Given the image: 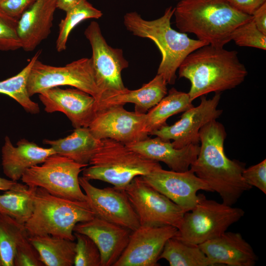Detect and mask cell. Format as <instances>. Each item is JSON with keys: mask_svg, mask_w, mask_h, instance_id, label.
Returning a JSON list of instances; mask_svg holds the SVG:
<instances>
[{"mask_svg": "<svg viewBox=\"0 0 266 266\" xmlns=\"http://www.w3.org/2000/svg\"><path fill=\"white\" fill-rule=\"evenodd\" d=\"M226 135L224 126L217 120L203 126L199 132L200 151L190 169L207 183L212 192L218 193L222 202L233 206L252 187L242 175L245 164L226 155Z\"/></svg>", "mask_w": 266, "mask_h": 266, "instance_id": "6da1fadb", "label": "cell"}, {"mask_svg": "<svg viewBox=\"0 0 266 266\" xmlns=\"http://www.w3.org/2000/svg\"><path fill=\"white\" fill-rule=\"evenodd\" d=\"M248 74L234 50L209 44L189 54L178 68L180 78L191 82V101L208 93H220L241 84Z\"/></svg>", "mask_w": 266, "mask_h": 266, "instance_id": "7a4b0ae2", "label": "cell"}, {"mask_svg": "<svg viewBox=\"0 0 266 266\" xmlns=\"http://www.w3.org/2000/svg\"><path fill=\"white\" fill-rule=\"evenodd\" d=\"M173 15L179 32L193 33L199 40L220 47L232 40L236 28L252 19L227 0H179Z\"/></svg>", "mask_w": 266, "mask_h": 266, "instance_id": "3957f363", "label": "cell"}, {"mask_svg": "<svg viewBox=\"0 0 266 266\" xmlns=\"http://www.w3.org/2000/svg\"><path fill=\"white\" fill-rule=\"evenodd\" d=\"M174 12V7L169 6L160 18L146 20L137 12L132 11L125 14L123 21L126 29L133 35L150 39L154 42L162 56L157 74L171 85L175 83L176 71L185 58L197 49L208 44L172 29L170 21Z\"/></svg>", "mask_w": 266, "mask_h": 266, "instance_id": "277c9868", "label": "cell"}, {"mask_svg": "<svg viewBox=\"0 0 266 266\" xmlns=\"http://www.w3.org/2000/svg\"><path fill=\"white\" fill-rule=\"evenodd\" d=\"M95 217L87 201L57 197L36 187L33 210L24 225L29 236L49 234L74 241L75 225Z\"/></svg>", "mask_w": 266, "mask_h": 266, "instance_id": "5b68a950", "label": "cell"}, {"mask_svg": "<svg viewBox=\"0 0 266 266\" xmlns=\"http://www.w3.org/2000/svg\"><path fill=\"white\" fill-rule=\"evenodd\" d=\"M83 176L99 180L125 189L135 177L145 176L162 168L159 162L147 159L116 140L101 139L100 145L91 159Z\"/></svg>", "mask_w": 266, "mask_h": 266, "instance_id": "8992f818", "label": "cell"}, {"mask_svg": "<svg viewBox=\"0 0 266 266\" xmlns=\"http://www.w3.org/2000/svg\"><path fill=\"white\" fill-rule=\"evenodd\" d=\"M198 196L196 204L184 213L174 236L184 242L199 245L216 238L245 214L240 208L208 200L202 194Z\"/></svg>", "mask_w": 266, "mask_h": 266, "instance_id": "52a82bcc", "label": "cell"}, {"mask_svg": "<svg viewBox=\"0 0 266 266\" xmlns=\"http://www.w3.org/2000/svg\"><path fill=\"white\" fill-rule=\"evenodd\" d=\"M41 164L28 169L21 178L22 182L28 186L42 188L57 197L87 201L79 182V174L87 165L57 154Z\"/></svg>", "mask_w": 266, "mask_h": 266, "instance_id": "ba28073f", "label": "cell"}, {"mask_svg": "<svg viewBox=\"0 0 266 266\" xmlns=\"http://www.w3.org/2000/svg\"><path fill=\"white\" fill-rule=\"evenodd\" d=\"M61 86H70L83 91L93 96L96 102L101 96L91 58H81L63 66L44 64L38 59L35 60L27 82L30 96Z\"/></svg>", "mask_w": 266, "mask_h": 266, "instance_id": "9c48e42d", "label": "cell"}, {"mask_svg": "<svg viewBox=\"0 0 266 266\" xmlns=\"http://www.w3.org/2000/svg\"><path fill=\"white\" fill-rule=\"evenodd\" d=\"M124 190L140 226L179 227L185 212L147 184L141 176L134 177Z\"/></svg>", "mask_w": 266, "mask_h": 266, "instance_id": "30bf717a", "label": "cell"}, {"mask_svg": "<svg viewBox=\"0 0 266 266\" xmlns=\"http://www.w3.org/2000/svg\"><path fill=\"white\" fill-rule=\"evenodd\" d=\"M84 35L92 48L91 59L101 97L125 89L122 72L129 65L123 56V50L108 44L99 24L96 21L90 23Z\"/></svg>", "mask_w": 266, "mask_h": 266, "instance_id": "8fae6325", "label": "cell"}, {"mask_svg": "<svg viewBox=\"0 0 266 266\" xmlns=\"http://www.w3.org/2000/svg\"><path fill=\"white\" fill-rule=\"evenodd\" d=\"M145 114L128 111L123 105H112L98 110L88 128L99 139L109 138L128 144L149 137Z\"/></svg>", "mask_w": 266, "mask_h": 266, "instance_id": "7c38bea8", "label": "cell"}, {"mask_svg": "<svg viewBox=\"0 0 266 266\" xmlns=\"http://www.w3.org/2000/svg\"><path fill=\"white\" fill-rule=\"evenodd\" d=\"M220 93L209 99L200 97V104L183 112L180 119L171 125L167 124L150 133L164 140H172L174 147L182 148L191 144H199L200 129L213 120H217L223 110L218 109Z\"/></svg>", "mask_w": 266, "mask_h": 266, "instance_id": "4fadbf2b", "label": "cell"}, {"mask_svg": "<svg viewBox=\"0 0 266 266\" xmlns=\"http://www.w3.org/2000/svg\"><path fill=\"white\" fill-rule=\"evenodd\" d=\"M79 182L95 216L132 231L140 226L137 216L124 189L115 187L97 188L83 176L79 177Z\"/></svg>", "mask_w": 266, "mask_h": 266, "instance_id": "5bb4252c", "label": "cell"}, {"mask_svg": "<svg viewBox=\"0 0 266 266\" xmlns=\"http://www.w3.org/2000/svg\"><path fill=\"white\" fill-rule=\"evenodd\" d=\"M177 228L169 225L140 226L132 232L129 243L113 266H157L166 241Z\"/></svg>", "mask_w": 266, "mask_h": 266, "instance_id": "9a60e30c", "label": "cell"}, {"mask_svg": "<svg viewBox=\"0 0 266 266\" xmlns=\"http://www.w3.org/2000/svg\"><path fill=\"white\" fill-rule=\"evenodd\" d=\"M142 177L147 184L178 205L185 212L190 211L196 204L199 191L212 192L207 184L190 169L178 172L161 168Z\"/></svg>", "mask_w": 266, "mask_h": 266, "instance_id": "2e32d148", "label": "cell"}, {"mask_svg": "<svg viewBox=\"0 0 266 266\" xmlns=\"http://www.w3.org/2000/svg\"><path fill=\"white\" fill-rule=\"evenodd\" d=\"M38 94L46 112L63 113L75 129L88 127L96 114V99L79 89H63L56 87Z\"/></svg>", "mask_w": 266, "mask_h": 266, "instance_id": "e0dca14e", "label": "cell"}, {"mask_svg": "<svg viewBox=\"0 0 266 266\" xmlns=\"http://www.w3.org/2000/svg\"><path fill=\"white\" fill-rule=\"evenodd\" d=\"M73 232L86 235L98 247L101 266H113L126 248L132 231L95 216L77 224Z\"/></svg>", "mask_w": 266, "mask_h": 266, "instance_id": "ac0fdd59", "label": "cell"}, {"mask_svg": "<svg viewBox=\"0 0 266 266\" xmlns=\"http://www.w3.org/2000/svg\"><path fill=\"white\" fill-rule=\"evenodd\" d=\"M199 246L211 266H254L258 260L252 246L239 233L225 232Z\"/></svg>", "mask_w": 266, "mask_h": 266, "instance_id": "d6986e66", "label": "cell"}, {"mask_svg": "<svg viewBox=\"0 0 266 266\" xmlns=\"http://www.w3.org/2000/svg\"><path fill=\"white\" fill-rule=\"evenodd\" d=\"M57 0H35L18 20L17 30L22 48L32 51L51 33Z\"/></svg>", "mask_w": 266, "mask_h": 266, "instance_id": "ffe728a7", "label": "cell"}, {"mask_svg": "<svg viewBox=\"0 0 266 266\" xmlns=\"http://www.w3.org/2000/svg\"><path fill=\"white\" fill-rule=\"evenodd\" d=\"M125 145L147 159L163 162L171 170L178 172L189 170L200 151L199 144H191L177 149L169 140L157 136Z\"/></svg>", "mask_w": 266, "mask_h": 266, "instance_id": "44dd1931", "label": "cell"}, {"mask_svg": "<svg viewBox=\"0 0 266 266\" xmlns=\"http://www.w3.org/2000/svg\"><path fill=\"white\" fill-rule=\"evenodd\" d=\"M51 147L43 148L36 143L22 139L12 144L6 136L1 148V165L4 174L10 180L17 181L29 168L43 163L49 156L55 154Z\"/></svg>", "mask_w": 266, "mask_h": 266, "instance_id": "7402d4cb", "label": "cell"}, {"mask_svg": "<svg viewBox=\"0 0 266 266\" xmlns=\"http://www.w3.org/2000/svg\"><path fill=\"white\" fill-rule=\"evenodd\" d=\"M167 84L163 76L157 74L153 79L139 89L131 90L126 88L102 96L96 102V112L112 105L132 103L135 105V112L146 113L167 94Z\"/></svg>", "mask_w": 266, "mask_h": 266, "instance_id": "603a6c76", "label": "cell"}, {"mask_svg": "<svg viewBox=\"0 0 266 266\" xmlns=\"http://www.w3.org/2000/svg\"><path fill=\"white\" fill-rule=\"evenodd\" d=\"M56 154L78 163L88 166L89 162L101 142L95 137L88 127L75 129L70 135L57 140L44 139Z\"/></svg>", "mask_w": 266, "mask_h": 266, "instance_id": "cb8c5ba5", "label": "cell"}, {"mask_svg": "<svg viewBox=\"0 0 266 266\" xmlns=\"http://www.w3.org/2000/svg\"><path fill=\"white\" fill-rule=\"evenodd\" d=\"M44 266H74L76 243L66 238L46 234L29 237Z\"/></svg>", "mask_w": 266, "mask_h": 266, "instance_id": "d4e9b609", "label": "cell"}, {"mask_svg": "<svg viewBox=\"0 0 266 266\" xmlns=\"http://www.w3.org/2000/svg\"><path fill=\"white\" fill-rule=\"evenodd\" d=\"M188 93L171 88L167 94L145 114V128L150 133L166 125L167 119L193 107Z\"/></svg>", "mask_w": 266, "mask_h": 266, "instance_id": "484cf974", "label": "cell"}, {"mask_svg": "<svg viewBox=\"0 0 266 266\" xmlns=\"http://www.w3.org/2000/svg\"><path fill=\"white\" fill-rule=\"evenodd\" d=\"M36 188L17 182L13 188L5 191L0 195V214L25 225L33 210Z\"/></svg>", "mask_w": 266, "mask_h": 266, "instance_id": "4316f807", "label": "cell"}, {"mask_svg": "<svg viewBox=\"0 0 266 266\" xmlns=\"http://www.w3.org/2000/svg\"><path fill=\"white\" fill-rule=\"evenodd\" d=\"M159 259L166 260L170 266H211L199 245L174 237L166 241Z\"/></svg>", "mask_w": 266, "mask_h": 266, "instance_id": "83f0119b", "label": "cell"}, {"mask_svg": "<svg viewBox=\"0 0 266 266\" xmlns=\"http://www.w3.org/2000/svg\"><path fill=\"white\" fill-rule=\"evenodd\" d=\"M29 237L24 225L0 214V266H14L18 246Z\"/></svg>", "mask_w": 266, "mask_h": 266, "instance_id": "f1b7e54d", "label": "cell"}, {"mask_svg": "<svg viewBox=\"0 0 266 266\" xmlns=\"http://www.w3.org/2000/svg\"><path fill=\"white\" fill-rule=\"evenodd\" d=\"M41 53V50L38 51L27 65L16 75L0 81V94L12 98L31 114L38 113L39 107L38 103L30 98L27 90V82L31 68Z\"/></svg>", "mask_w": 266, "mask_h": 266, "instance_id": "f546056e", "label": "cell"}, {"mask_svg": "<svg viewBox=\"0 0 266 266\" xmlns=\"http://www.w3.org/2000/svg\"><path fill=\"white\" fill-rule=\"evenodd\" d=\"M66 12L65 17L59 25V34L56 42V48L59 52L66 49L71 32L80 23L86 19H99L102 16V12L87 0H82Z\"/></svg>", "mask_w": 266, "mask_h": 266, "instance_id": "4dcf8cb0", "label": "cell"}, {"mask_svg": "<svg viewBox=\"0 0 266 266\" xmlns=\"http://www.w3.org/2000/svg\"><path fill=\"white\" fill-rule=\"evenodd\" d=\"M75 245V266H101L100 250L95 243L86 235L74 232Z\"/></svg>", "mask_w": 266, "mask_h": 266, "instance_id": "1f68e13d", "label": "cell"}, {"mask_svg": "<svg viewBox=\"0 0 266 266\" xmlns=\"http://www.w3.org/2000/svg\"><path fill=\"white\" fill-rule=\"evenodd\" d=\"M231 40L239 46L266 49V35L257 28L252 19L236 28Z\"/></svg>", "mask_w": 266, "mask_h": 266, "instance_id": "d6a6232c", "label": "cell"}, {"mask_svg": "<svg viewBox=\"0 0 266 266\" xmlns=\"http://www.w3.org/2000/svg\"><path fill=\"white\" fill-rule=\"evenodd\" d=\"M17 20L0 13V50L22 48L17 30Z\"/></svg>", "mask_w": 266, "mask_h": 266, "instance_id": "836d02e7", "label": "cell"}, {"mask_svg": "<svg viewBox=\"0 0 266 266\" xmlns=\"http://www.w3.org/2000/svg\"><path fill=\"white\" fill-rule=\"evenodd\" d=\"M39 254L30 242L29 238L18 247L14 266H43Z\"/></svg>", "mask_w": 266, "mask_h": 266, "instance_id": "e575fe53", "label": "cell"}, {"mask_svg": "<svg viewBox=\"0 0 266 266\" xmlns=\"http://www.w3.org/2000/svg\"><path fill=\"white\" fill-rule=\"evenodd\" d=\"M242 175L245 182L266 194V160L243 170Z\"/></svg>", "mask_w": 266, "mask_h": 266, "instance_id": "d590c367", "label": "cell"}, {"mask_svg": "<svg viewBox=\"0 0 266 266\" xmlns=\"http://www.w3.org/2000/svg\"><path fill=\"white\" fill-rule=\"evenodd\" d=\"M35 0H0V13L18 21Z\"/></svg>", "mask_w": 266, "mask_h": 266, "instance_id": "8d00e7d4", "label": "cell"}, {"mask_svg": "<svg viewBox=\"0 0 266 266\" xmlns=\"http://www.w3.org/2000/svg\"><path fill=\"white\" fill-rule=\"evenodd\" d=\"M237 10L252 16L254 12L266 2V0H227Z\"/></svg>", "mask_w": 266, "mask_h": 266, "instance_id": "74e56055", "label": "cell"}, {"mask_svg": "<svg viewBox=\"0 0 266 266\" xmlns=\"http://www.w3.org/2000/svg\"><path fill=\"white\" fill-rule=\"evenodd\" d=\"M252 16L257 28L266 35V2L257 9Z\"/></svg>", "mask_w": 266, "mask_h": 266, "instance_id": "f35d334b", "label": "cell"}, {"mask_svg": "<svg viewBox=\"0 0 266 266\" xmlns=\"http://www.w3.org/2000/svg\"><path fill=\"white\" fill-rule=\"evenodd\" d=\"M82 0H57V8L66 12Z\"/></svg>", "mask_w": 266, "mask_h": 266, "instance_id": "ab89813d", "label": "cell"}, {"mask_svg": "<svg viewBox=\"0 0 266 266\" xmlns=\"http://www.w3.org/2000/svg\"><path fill=\"white\" fill-rule=\"evenodd\" d=\"M17 183L10 179H7L0 177V191H7L13 188Z\"/></svg>", "mask_w": 266, "mask_h": 266, "instance_id": "60d3db41", "label": "cell"}, {"mask_svg": "<svg viewBox=\"0 0 266 266\" xmlns=\"http://www.w3.org/2000/svg\"><path fill=\"white\" fill-rule=\"evenodd\" d=\"M178 0V1H179V0Z\"/></svg>", "mask_w": 266, "mask_h": 266, "instance_id": "b9f144b4", "label": "cell"}]
</instances>
